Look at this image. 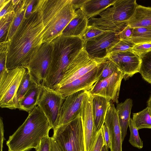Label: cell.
<instances>
[{"instance_id":"5b68a950","label":"cell","mask_w":151,"mask_h":151,"mask_svg":"<svg viewBox=\"0 0 151 151\" xmlns=\"http://www.w3.org/2000/svg\"><path fill=\"white\" fill-rule=\"evenodd\" d=\"M138 4L135 0H116L111 6L88 20V26L105 31L118 34L128 25L127 21L133 15Z\"/></svg>"},{"instance_id":"ba28073f","label":"cell","mask_w":151,"mask_h":151,"mask_svg":"<svg viewBox=\"0 0 151 151\" xmlns=\"http://www.w3.org/2000/svg\"><path fill=\"white\" fill-rule=\"evenodd\" d=\"M26 70L23 66H19L0 75L1 108L17 109V93Z\"/></svg>"},{"instance_id":"44dd1931","label":"cell","mask_w":151,"mask_h":151,"mask_svg":"<svg viewBox=\"0 0 151 151\" xmlns=\"http://www.w3.org/2000/svg\"><path fill=\"white\" fill-rule=\"evenodd\" d=\"M132 106V100L129 98L123 103L117 104L116 108L122 133V142L127 134Z\"/></svg>"},{"instance_id":"8992f818","label":"cell","mask_w":151,"mask_h":151,"mask_svg":"<svg viewBox=\"0 0 151 151\" xmlns=\"http://www.w3.org/2000/svg\"><path fill=\"white\" fill-rule=\"evenodd\" d=\"M102 60L90 58L83 48L70 63L54 89L70 83L74 86L80 87L93 84L97 78L95 68Z\"/></svg>"},{"instance_id":"6da1fadb","label":"cell","mask_w":151,"mask_h":151,"mask_svg":"<svg viewBox=\"0 0 151 151\" xmlns=\"http://www.w3.org/2000/svg\"><path fill=\"white\" fill-rule=\"evenodd\" d=\"M44 29L40 15L33 9L9 41L6 59L8 70L19 66L26 68L33 52L43 43Z\"/></svg>"},{"instance_id":"60d3db41","label":"cell","mask_w":151,"mask_h":151,"mask_svg":"<svg viewBox=\"0 0 151 151\" xmlns=\"http://www.w3.org/2000/svg\"><path fill=\"white\" fill-rule=\"evenodd\" d=\"M86 1V0H71V2L73 8L76 10V9H80Z\"/></svg>"},{"instance_id":"e575fe53","label":"cell","mask_w":151,"mask_h":151,"mask_svg":"<svg viewBox=\"0 0 151 151\" xmlns=\"http://www.w3.org/2000/svg\"><path fill=\"white\" fill-rule=\"evenodd\" d=\"M131 50L140 57L151 51V42L135 45Z\"/></svg>"},{"instance_id":"9a60e30c","label":"cell","mask_w":151,"mask_h":151,"mask_svg":"<svg viewBox=\"0 0 151 151\" xmlns=\"http://www.w3.org/2000/svg\"><path fill=\"white\" fill-rule=\"evenodd\" d=\"M87 91H80L65 97L60 109L58 126L68 123L79 115L83 101Z\"/></svg>"},{"instance_id":"484cf974","label":"cell","mask_w":151,"mask_h":151,"mask_svg":"<svg viewBox=\"0 0 151 151\" xmlns=\"http://www.w3.org/2000/svg\"><path fill=\"white\" fill-rule=\"evenodd\" d=\"M129 40L135 45L151 42V29L143 27L133 28Z\"/></svg>"},{"instance_id":"7a4b0ae2","label":"cell","mask_w":151,"mask_h":151,"mask_svg":"<svg viewBox=\"0 0 151 151\" xmlns=\"http://www.w3.org/2000/svg\"><path fill=\"white\" fill-rule=\"evenodd\" d=\"M52 129L46 116L37 106L23 123L9 137L6 145L9 151H28L36 149L42 139L49 135Z\"/></svg>"},{"instance_id":"52a82bcc","label":"cell","mask_w":151,"mask_h":151,"mask_svg":"<svg viewBox=\"0 0 151 151\" xmlns=\"http://www.w3.org/2000/svg\"><path fill=\"white\" fill-rule=\"evenodd\" d=\"M52 137L63 151H84V132L80 114L68 123L58 126Z\"/></svg>"},{"instance_id":"ab89813d","label":"cell","mask_w":151,"mask_h":151,"mask_svg":"<svg viewBox=\"0 0 151 151\" xmlns=\"http://www.w3.org/2000/svg\"><path fill=\"white\" fill-rule=\"evenodd\" d=\"M0 151H2L4 139V126L3 121V118L0 117Z\"/></svg>"},{"instance_id":"ee69618b","label":"cell","mask_w":151,"mask_h":151,"mask_svg":"<svg viewBox=\"0 0 151 151\" xmlns=\"http://www.w3.org/2000/svg\"><path fill=\"white\" fill-rule=\"evenodd\" d=\"M9 0H0V10L2 9Z\"/></svg>"},{"instance_id":"ffe728a7","label":"cell","mask_w":151,"mask_h":151,"mask_svg":"<svg viewBox=\"0 0 151 151\" xmlns=\"http://www.w3.org/2000/svg\"><path fill=\"white\" fill-rule=\"evenodd\" d=\"M30 0H20L14 6L15 13L5 35L3 41H10L24 17L26 11Z\"/></svg>"},{"instance_id":"8d00e7d4","label":"cell","mask_w":151,"mask_h":151,"mask_svg":"<svg viewBox=\"0 0 151 151\" xmlns=\"http://www.w3.org/2000/svg\"><path fill=\"white\" fill-rule=\"evenodd\" d=\"M102 133L104 142V146L106 149L110 147V137L107 127L104 124L102 128Z\"/></svg>"},{"instance_id":"d6986e66","label":"cell","mask_w":151,"mask_h":151,"mask_svg":"<svg viewBox=\"0 0 151 151\" xmlns=\"http://www.w3.org/2000/svg\"><path fill=\"white\" fill-rule=\"evenodd\" d=\"M130 27L151 29V7L138 5L131 17L127 22Z\"/></svg>"},{"instance_id":"1f68e13d","label":"cell","mask_w":151,"mask_h":151,"mask_svg":"<svg viewBox=\"0 0 151 151\" xmlns=\"http://www.w3.org/2000/svg\"><path fill=\"white\" fill-rule=\"evenodd\" d=\"M135 45V44L130 40L120 39L110 50L109 54L131 50Z\"/></svg>"},{"instance_id":"d590c367","label":"cell","mask_w":151,"mask_h":151,"mask_svg":"<svg viewBox=\"0 0 151 151\" xmlns=\"http://www.w3.org/2000/svg\"><path fill=\"white\" fill-rule=\"evenodd\" d=\"M36 151H52V137L49 135L43 138Z\"/></svg>"},{"instance_id":"f6af8a7d","label":"cell","mask_w":151,"mask_h":151,"mask_svg":"<svg viewBox=\"0 0 151 151\" xmlns=\"http://www.w3.org/2000/svg\"><path fill=\"white\" fill-rule=\"evenodd\" d=\"M147 105L148 106L151 107V94L147 102Z\"/></svg>"},{"instance_id":"603a6c76","label":"cell","mask_w":151,"mask_h":151,"mask_svg":"<svg viewBox=\"0 0 151 151\" xmlns=\"http://www.w3.org/2000/svg\"><path fill=\"white\" fill-rule=\"evenodd\" d=\"M116 0H86L80 9L88 19L95 17L112 6Z\"/></svg>"},{"instance_id":"30bf717a","label":"cell","mask_w":151,"mask_h":151,"mask_svg":"<svg viewBox=\"0 0 151 151\" xmlns=\"http://www.w3.org/2000/svg\"><path fill=\"white\" fill-rule=\"evenodd\" d=\"M51 55L50 42L43 43L32 54L25 68L38 84L44 85L49 70Z\"/></svg>"},{"instance_id":"74e56055","label":"cell","mask_w":151,"mask_h":151,"mask_svg":"<svg viewBox=\"0 0 151 151\" xmlns=\"http://www.w3.org/2000/svg\"><path fill=\"white\" fill-rule=\"evenodd\" d=\"M133 28L127 25L120 33H118L120 39L129 40L133 32Z\"/></svg>"},{"instance_id":"ac0fdd59","label":"cell","mask_w":151,"mask_h":151,"mask_svg":"<svg viewBox=\"0 0 151 151\" xmlns=\"http://www.w3.org/2000/svg\"><path fill=\"white\" fill-rule=\"evenodd\" d=\"M75 17L63 30L62 35L81 38L88 26V19L80 9L76 11Z\"/></svg>"},{"instance_id":"8fae6325","label":"cell","mask_w":151,"mask_h":151,"mask_svg":"<svg viewBox=\"0 0 151 151\" xmlns=\"http://www.w3.org/2000/svg\"><path fill=\"white\" fill-rule=\"evenodd\" d=\"M120 39L117 33L106 31L84 42L83 48L90 58L103 59L106 58L110 50Z\"/></svg>"},{"instance_id":"83f0119b","label":"cell","mask_w":151,"mask_h":151,"mask_svg":"<svg viewBox=\"0 0 151 151\" xmlns=\"http://www.w3.org/2000/svg\"><path fill=\"white\" fill-rule=\"evenodd\" d=\"M101 65L102 71L98 80L105 79L120 70L115 63L107 58L102 60Z\"/></svg>"},{"instance_id":"7c38bea8","label":"cell","mask_w":151,"mask_h":151,"mask_svg":"<svg viewBox=\"0 0 151 151\" xmlns=\"http://www.w3.org/2000/svg\"><path fill=\"white\" fill-rule=\"evenodd\" d=\"M123 78L122 73L119 70L105 79L98 80L88 91L92 96H103L118 104L121 83Z\"/></svg>"},{"instance_id":"f1b7e54d","label":"cell","mask_w":151,"mask_h":151,"mask_svg":"<svg viewBox=\"0 0 151 151\" xmlns=\"http://www.w3.org/2000/svg\"><path fill=\"white\" fill-rule=\"evenodd\" d=\"M129 127L130 133L129 142L133 146L139 149H142L143 147V141L139 137L138 129L131 118Z\"/></svg>"},{"instance_id":"836d02e7","label":"cell","mask_w":151,"mask_h":151,"mask_svg":"<svg viewBox=\"0 0 151 151\" xmlns=\"http://www.w3.org/2000/svg\"><path fill=\"white\" fill-rule=\"evenodd\" d=\"M104 146V142L102 128L96 133L94 142L88 151H101Z\"/></svg>"},{"instance_id":"277c9868","label":"cell","mask_w":151,"mask_h":151,"mask_svg":"<svg viewBox=\"0 0 151 151\" xmlns=\"http://www.w3.org/2000/svg\"><path fill=\"white\" fill-rule=\"evenodd\" d=\"M51 55L48 73L44 85L54 89L71 60L83 48L80 37L62 34L50 42Z\"/></svg>"},{"instance_id":"4fadbf2b","label":"cell","mask_w":151,"mask_h":151,"mask_svg":"<svg viewBox=\"0 0 151 151\" xmlns=\"http://www.w3.org/2000/svg\"><path fill=\"white\" fill-rule=\"evenodd\" d=\"M106 58L117 65L122 73L125 80L139 72L140 57L131 50L110 53Z\"/></svg>"},{"instance_id":"bcb514c9","label":"cell","mask_w":151,"mask_h":151,"mask_svg":"<svg viewBox=\"0 0 151 151\" xmlns=\"http://www.w3.org/2000/svg\"><path fill=\"white\" fill-rule=\"evenodd\" d=\"M109 149H106L105 148V147L104 146L102 148L101 151H108Z\"/></svg>"},{"instance_id":"e0dca14e","label":"cell","mask_w":151,"mask_h":151,"mask_svg":"<svg viewBox=\"0 0 151 151\" xmlns=\"http://www.w3.org/2000/svg\"><path fill=\"white\" fill-rule=\"evenodd\" d=\"M92 111L95 131L98 132L102 128L110 100L103 96H92Z\"/></svg>"},{"instance_id":"5bb4252c","label":"cell","mask_w":151,"mask_h":151,"mask_svg":"<svg viewBox=\"0 0 151 151\" xmlns=\"http://www.w3.org/2000/svg\"><path fill=\"white\" fill-rule=\"evenodd\" d=\"M92 96L88 91L83 101L80 113L84 132V151H89L96 134L95 131L92 111Z\"/></svg>"},{"instance_id":"4dcf8cb0","label":"cell","mask_w":151,"mask_h":151,"mask_svg":"<svg viewBox=\"0 0 151 151\" xmlns=\"http://www.w3.org/2000/svg\"><path fill=\"white\" fill-rule=\"evenodd\" d=\"M9 41L0 42V75L8 71L6 67V59Z\"/></svg>"},{"instance_id":"d6a6232c","label":"cell","mask_w":151,"mask_h":151,"mask_svg":"<svg viewBox=\"0 0 151 151\" xmlns=\"http://www.w3.org/2000/svg\"><path fill=\"white\" fill-rule=\"evenodd\" d=\"M105 32L93 26H88L81 38L85 42Z\"/></svg>"},{"instance_id":"9c48e42d","label":"cell","mask_w":151,"mask_h":151,"mask_svg":"<svg viewBox=\"0 0 151 151\" xmlns=\"http://www.w3.org/2000/svg\"><path fill=\"white\" fill-rule=\"evenodd\" d=\"M65 98L55 90L42 85L37 105L46 116L53 131L58 127L60 109Z\"/></svg>"},{"instance_id":"f546056e","label":"cell","mask_w":151,"mask_h":151,"mask_svg":"<svg viewBox=\"0 0 151 151\" xmlns=\"http://www.w3.org/2000/svg\"><path fill=\"white\" fill-rule=\"evenodd\" d=\"M14 9L13 10L8 13L0 18V38L1 41L6 34L12 19L14 15Z\"/></svg>"},{"instance_id":"b9f144b4","label":"cell","mask_w":151,"mask_h":151,"mask_svg":"<svg viewBox=\"0 0 151 151\" xmlns=\"http://www.w3.org/2000/svg\"><path fill=\"white\" fill-rule=\"evenodd\" d=\"M36 0H30L29 4L26 9L24 17H26L29 16L32 13L33 9V5Z\"/></svg>"},{"instance_id":"4316f807","label":"cell","mask_w":151,"mask_h":151,"mask_svg":"<svg viewBox=\"0 0 151 151\" xmlns=\"http://www.w3.org/2000/svg\"><path fill=\"white\" fill-rule=\"evenodd\" d=\"M140 57L141 63L139 73L145 81L151 84V51Z\"/></svg>"},{"instance_id":"cb8c5ba5","label":"cell","mask_w":151,"mask_h":151,"mask_svg":"<svg viewBox=\"0 0 151 151\" xmlns=\"http://www.w3.org/2000/svg\"><path fill=\"white\" fill-rule=\"evenodd\" d=\"M132 119L138 130L151 129V107L147 106L143 110L133 113Z\"/></svg>"},{"instance_id":"7bdbcfd3","label":"cell","mask_w":151,"mask_h":151,"mask_svg":"<svg viewBox=\"0 0 151 151\" xmlns=\"http://www.w3.org/2000/svg\"><path fill=\"white\" fill-rule=\"evenodd\" d=\"M52 137V151H63L55 140Z\"/></svg>"},{"instance_id":"f35d334b","label":"cell","mask_w":151,"mask_h":151,"mask_svg":"<svg viewBox=\"0 0 151 151\" xmlns=\"http://www.w3.org/2000/svg\"><path fill=\"white\" fill-rule=\"evenodd\" d=\"M14 7V5L13 4L12 0H9L3 8L0 10V18L13 10Z\"/></svg>"},{"instance_id":"d4e9b609","label":"cell","mask_w":151,"mask_h":151,"mask_svg":"<svg viewBox=\"0 0 151 151\" xmlns=\"http://www.w3.org/2000/svg\"><path fill=\"white\" fill-rule=\"evenodd\" d=\"M37 84L29 71L26 69L17 92L18 102L21 100L29 90Z\"/></svg>"},{"instance_id":"2e32d148","label":"cell","mask_w":151,"mask_h":151,"mask_svg":"<svg viewBox=\"0 0 151 151\" xmlns=\"http://www.w3.org/2000/svg\"><path fill=\"white\" fill-rule=\"evenodd\" d=\"M104 124L108 129L111 151H122L123 142L120 127L116 108L111 101L107 109Z\"/></svg>"},{"instance_id":"7402d4cb","label":"cell","mask_w":151,"mask_h":151,"mask_svg":"<svg viewBox=\"0 0 151 151\" xmlns=\"http://www.w3.org/2000/svg\"><path fill=\"white\" fill-rule=\"evenodd\" d=\"M42 91V85L34 86L18 101L17 109L28 113L37 105Z\"/></svg>"},{"instance_id":"3957f363","label":"cell","mask_w":151,"mask_h":151,"mask_svg":"<svg viewBox=\"0 0 151 151\" xmlns=\"http://www.w3.org/2000/svg\"><path fill=\"white\" fill-rule=\"evenodd\" d=\"M41 16L44 30L42 43L50 42L61 35L76 16L71 0H38L33 7Z\"/></svg>"}]
</instances>
